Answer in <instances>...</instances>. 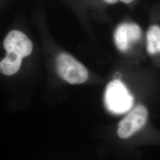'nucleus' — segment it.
Instances as JSON below:
<instances>
[{
	"label": "nucleus",
	"mask_w": 160,
	"mask_h": 160,
	"mask_svg": "<svg viewBox=\"0 0 160 160\" xmlns=\"http://www.w3.org/2000/svg\"><path fill=\"white\" fill-rule=\"evenodd\" d=\"M147 51L150 54L160 52V27L153 25L147 33Z\"/></svg>",
	"instance_id": "obj_7"
},
{
	"label": "nucleus",
	"mask_w": 160,
	"mask_h": 160,
	"mask_svg": "<svg viewBox=\"0 0 160 160\" xmlns=\"http://www.w3.org/2000/svg\"><path fill=\"white\" fill-rule=\"evenodd\" d=\"M57 69L59 75L71 84L86 82L88 72L85 67L68 53L62 52L57 58Z\"/></svg>",
	"instance_id": "obj_2"
},
{
	"label": "nucleus",
	"mask_w": 160,
	"mask_h": 160,
	"mask_svg": "<svg viewBox=\"0 0 160 160\" xmlns=\"http://www.w3.org/2000/svg\"><path fill=\"white\" fill-rule=\"evenodd\" d=\"M3 45L7 53H13L22 58L30 55L33 49L31 40L18 30L9 32L4 40Z\"/></svg>",
	"instance_id": "obj_4"
},
{
	"label": "nucleus",
	"mask_w": 160,
	"mask_h": 160,
	"mask_svg": "<svg viewBox=\"0 0 160 160\" xmlns=\"http://www.w3.org/2000/svg\"><path fill=\"white\" fill-rule=\"evenodd\" d=\"M148 112L143 105H138L120 121L117 134L121 139H127L139 131L146 124Z\"/></svg>",
	"instance_id": "obj_3"
},
{
	"label": "nucleus",
	"mask_w": 160,
	"mask_h": 160,
	"mask_svg": "<svg viewBox=\"0 0 160 160\" xmlns=\"http://www.w3.org/2000/svg\"><path fill=\"white\" fill-rule=\"evenodd\" d=\"M22 59L13 53H7L6 57L0 62L1 73L8 76L17 73L20 68Z\"/></svg>",
	"instance_id": "obj_6"
},
{
	"label": "nucleus",
	"mask_w": 160,
	"mask_h": 160,
	"mask_svg": "<svg viewBox=\"0 0 160 160\" xmlns=\"http://www.w3.org/2000/svg\"><path fill=\"white\" fill-rule=\"evenodd\" d=\"M141 37V30L135 23L121 24L117 28L114 36L116 45L121 51H127Z\"/></svg>",
	"instance_id": "obj_5"
},
{
	"label": "nucleus",
	"mask_w": 160,
	"mask_h": 160,
	"mask_svg": "<svg viewBox=\"0 0 160 160\" xmlns=\"http://www.w3.org/2000/svg\"><path fill=\"white\" fill-rule=\"evenodd\" d=\"M105 2L109 4H113L116 2H118V1L119 0H103Z\"/></svg>",
	"instance_id": "obj_8"
},
{
	"label": "nucleus",
	"mask_w": 160,
	"mask_h": 160,
	"mask_svg": "<svg viewBox=\"0 0 160 160\" xmlns=\"http://www.w3.org/2000/svg\"><path fill=\"white\" fill-rule=\"evenodd\" d=\"M133 97L125 84L116 79L106 87L104 94V103L107 109L112 113L123 114L131 109Z\"/></svg>",
	"instance_id": "obj_1"
},
{
	"label": "nucleus",
	"mask_w": 160,
	"mask_h": 160,
	"mask_svg": "<svg viewBox=\"0 0 160 160\" xmlns=\"http://www.w3.org/2000/svg\"><path fill=\"white\" fill-rule=\"evenodd\" d=\"M120 1H122V2L126 4H129L130 3L132 2L134 0H120Z\"/></svg>",
	"instance_id": "obj_9"
}]
</instances>
